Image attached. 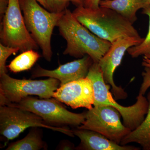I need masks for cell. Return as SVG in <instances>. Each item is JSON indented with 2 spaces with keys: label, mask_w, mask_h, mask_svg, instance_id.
<instances>
[{
  "label": "cell",
  "mask_w": 150,
  "mask_h": 150,
  "mask_svg": "<svg viewBox=\"0 0 150 150\" xmlns=\"http://www.w3.org/2000/svg\"><path fill=\"white\" fill-rule=\"evenodd\" d=\"M75 136L79 138L81 143L77 149L85 150H139L133 146L119 144L96 131L88 129L72 130Z\"/></svg>",
  "instance_id": "cell-13"
},
{
  "label": "cell",
  "mask_w": 150,
  "mask_h": 150,
  "mask_svg": "<svg viewBox=\"0 0 150 150\" xmlns=\"http://www.w3.org/2000/svg\"><path fill=\"white\" fill-rule=\"evenodd\" d=\"M53 97L73 109L85 108L91 109L94 102V93L88 78L80 79L60 86Z\"/></svg>",
  "instance_id": "cell-11"
},
{
  "label": "cell",
  "mask_w": 150,
  "mask_h": 150,
  "mask_svg": "<svg viewBox=\"0 0 150 150\" xmlns=\"http://www.w3.org/2000/svg\"><path fill=\"white\" fill-rule=\"evenodd\" d=\"M142 13L149 17V29L146 36L142 43L137 46H132L127 51L128 54L133 58L150 55V6L143 9Z\"/></svg>",
  "instance_id": "cell-18"
},
{
  "label": "cell",
  "mask_w": 150,
  "mask_h": 150,
  "mask_svg": "<svg viewBox=\"0 0 150 150\" xmlns=\"http://www.w3.org/2000/svg\"><path fill=\"white\" fill-rule=\"evenodd\" d=\"M40 57V54L34 50L24 51L12 60L8 67L13 73L27 71L32 68Z\"/></svg>",
  "instance_id": "cell-17"
},
{
  "label": "cell",
  "mask_w": 150,
  "mask_h": 150,
  "mask_svg": "<svg viewBox=\"0 0 150 150\" xmlns=\"http://www.w3.org/2000/svg\"><path fill=\"white\" fill-rule=\"evenodd\" d=\"M19 51L17 48H13L0 44V75L7 74V70L6 67L7 59L12 54H16Z\"/></svg>",
  "instance_id": "cell-20"
},
{
  "label": "cell",
  "mask_w": 150,
  "mask_h": 150,
  "mask_svg": "<svg viewBox=\"0 0 150 150\" xmlns=\"http://www.w3.org/2000/svg\"><path fill=\"white\" fill-rule=\"evenodd\" d=\"M101 0H84V6L87 8L97 9L100 7Z\"/></svg>",
  "instance_id": "cell-22"
},
{
  "label": "cell",
  "mask_w": 150,
  "mask_h": 150,
  "mask_svg": "<svg viewBox=\"0 0 150 150\" xmlns=\"http://www.w3.org/2000/svg\"><path fill=\"white\" fill-rule=\"evenodd\" d=\"M147 99L149 108L144 121L138 128L123 138L120 144L126 145L136 143L141 145L143 149L150 150V92L148 94Z\"/></svg>",
  "instance_id": "cell-15"
},
{
  "label": "cell",
  "mask_w": 150,
  "mask_h": 150,
  "mask_svg": "<svg viewBox=\"0 0 150 150\" xmlns=\"http://www.w3.org/2000/svg\"><path fill=\"white\" fill-rule=\"evenodd\" d=\"M92 59L86 55L77 60L61 65L53 70L45 69L38 66L33 71L32 78L48 77L58 80L60 86L86 78L93 64Z\"/></svg>",
  "instance_id": "cell-12"
},
{
  "label": "cell",
  "mask_w": 150,
  "mask_h": 150,
  "mask_svg": "<svg viewBox=\"0 0 150 150\" xmlns=\"http://www.w3.org/2000/svg\"><path fill=\"white\" fill-rule=\"evenodd\" d=\"M59 85L60 82L54 78L33 80L14 79L7 74L0 75L1 105L17 103L30 95L51 98Z\"/></svg>",
  "instance_id": "cell-5"
},
{
  "label": "cell",
  "mask_w": 150,
  "mask_h": 150,
  "mask_svg": "<svg viewBox=\"0 0 150 150\" xmlns=\"http://www.w3.org/2000/svg\"><path fill=\"white\" fill-rule=\"evenodd\" d=\"M43 127L74 137L72 130L52 126L39 115L28 110L9 105H0V133L7 139H13L29 127Z\"/></svg>",
  "instance_id": "cell-6"
},
{
  "label": "cell",
  "mask_w": 150,
  "mask_h": 150,
  "mask_svg": "<svg viewBox=\"0 0 150 150\" xmlns=\"http://www.w3.org/2000/svg\"><path fill=\"white\" fill-rule=\"evenodd\" d=\"M144 38L126 37L121 38L111 43V46L98 63L105 83L111 87V92L115 99H125L127 93L121 86L114 83L113 75L120 65L126 51L132 46L140 44Z\"/></svg>",
  "instance_id": "cell-10"
},
{
  "label": "cell",
  "mask_w": 150,
  "mask_h": 150,
  "mask_svg": "<svg viewBox=\"0 0 150 150\" xmlns=\"http://www.w3.org/2000/svg\"><path fill=\"white\" fill-rule=\"evenodd\" d=\"M149 5L148 0H101L100 6L115 11L134 23L137 20V11Z\"/></svg>",
  "instance_id": "cell-14"
},
{
  "label": "cell",
  "mask_w": 150,
  "mask_h": 150,
  "mask_svg": "<svg viewBox=\"0 0 150 150\" xmlns=\"http://www.w3.org/2000/svg\"><path fill=\"white\" fill-rule=\"evenodd\" d=\"M73 145L71 144H68V143H64L62 144V147H61V149L62 150H71L73 149Z\"/></svg>",
  "instance_id": "cell-25"
},
{
  "label": "cell",
  "mask_w": 150,
  "mask_h": 150,
  "mask_svg": "<svg viewBox=\"0 0 150 150\" xmlns=\"http://www.w3.org/2000/svg\"><path fill=\"white\" fill-rule=\"evenodd\" d=\"M87 77L92 83L94 93L93 106L109 105L119 111L123 118V123L131 131L140 126L147 113L149 103L144 95L139 94L133 105L123 106L116 102L110 91L111 86L105 83L98 63H93Z\"/></svg>",
  "instance_id": "cell-3"
},
{
  "label": "cell",
  "mask_w": 150,
  "mask_h": 150,
  "mask_svg": "<svg viewBox=\"0 0 150 150\" xmlns=\"http://www.w3.org/2000/svg\"><path fill=\"white\" fill-rule=\"evenodd\" d=\"M9 0H0V13L1 16L4 15L8 7Z\"/></svg>",
  "instance_id": "cell-23"
},
{
  "label": "cell",
  "mask_w": 150,
  "mask_h": 150,
  "mask_svg": "<svg viewBox=\"0 0 150 150\" xmlns=\"http://www.w3.org/2000/svg\"><path fill=\"white\" fill-rule=\"evenodd\" d=\"M0 38L5 46L18 48L22 52L39 48L26 27L19 0H9L3 17Z\"/></svg>",
  "instance_id": "cell-8"
},
{
  "label": "cell",
  "mask_w": 150,
  "mask_h": 150,
  "mask_svg": "<svg viewBox=\"0 0 150 150\" xmlns=\"http://www.w3.org/2000/svg\"><path fill=\"white\" fill-rule=\"evenodd\" d=\"M143 80L140 87L139 94L144 95L148 89L150 87V68L145 67L142 73Z\"/></svg>",
  "instance_id": "cell-21"
},
{
  "label": "cell",
  "mask_w": 150,
  "mask_h": 150,
  "mask_svg": "<svg viewBox=\"0 0 150 150\" xmlns=\"http://www.w3.org/2000/svg\"><path fill=\"white\" fill-rule=\"evenodd\" d=\"M57 26L67 42L64 55L79 59L88 55L94 63H99L111 46L110 42L98 37L78 21L68 9L63 12Z\"/></svg>",
  "instance_id": "cell-1"
},
{
  "label": "cell",
  "mask_w": 150,
  "mask_h": 150,
  "mask_svg": "<svg viewBox=\"0 0 150 150\" xmlns=\"http://www.w3.org/2000/svg\"><path fill=\"white\" fill-rule=\"evenodd\" d=\"M48 10L54 13L63 12L67 8L70 3L76 7L84 6V0H46Z\"/></svg>",
  "instance_id": "cell-19"
},
{
  "label": "cell",
  "mask_w": 150,
  "mask_h": 150,
  "mask_svg": "<svg viewBox=\"0 0 150 150\" xmlns=\"http://www.w3.org/2000/svg\"><path fill=\"white\" fill-rule=\"evenodd\" d=\"M142 65L144 67L150 68V55L144 56V58L142 60Z\"/></svg>",
  "instance_id": "cell-24"
},
{
  "label": "cell",
  "mask_w": 150,
  "mask_h": 150,
  "mask_svg": "<svg viewBox=\"0 0 150 150\" xmlns=\"http://www.w3.org/2000/svg\"><path fill=\"white\" fill-rule=\"evenodd\" d=\"M32 129L23 139L12 143L6 150H39L45 148L38 129Z\"/></svg>",
  "instance_id": "cell-16"
},
{
  "label": "cell",
  "mask_w": 150,
  "mask_h": 150,
  "mask_svg": "<svg viewBox=\"0 0 150 150\" xmlns=\"http://www.w3.org/2000/svg\"><path fill=\"white\" fill-rule=\"evenodd\" d=\"M36 1L39 3L40 5L42 6L43 7L48 10V7L46 0H36Z\"/></svg>",
  "instance_id": "cell-26"
},
{
  "label": "cell",
  "mask_w": 150,
  "mask_h": 150,
  "mask_svg": "<svg viewBox=\"0 0 150 150\" xmlns=\"http://www.w3.org/2000/svg\"><path fill=\"white\" fill-rule=\"evenodd\" d=\"M27 96L17 103L7 105L16 106L39 115L49 125L80 126L85 121L86 112L74 113L67 110L57 100Z\"/></svg>",
  "instance_id": "cell-7"
},
{
  "label": "cell",
  "mask_w": 150,
  "mask_h": 150,
  "mask_svg": "<svg viewBox=\"0 0 150 150\" xmlns=\"http://www.w3.org/2000/svg\"><path fill=\"white\" fill-rule=\"evenodd\" d=\"M19 1L28 30L42 50L44 59L50 62L53 55L51 36L64 11H50L41 6L36 0Z\"/></svg>",
  "instance_id": "cell-4"
},
{
  "label": "cell",
  "mask_w": 150,
  "mask_h": 150,
  "mask_svg": "<svg viewBox=\"0 0 150 150\" xmlns=\"http://www.w3.org/2000/svg\"><path fill=\"white\" fill-rule=\"evenodd\" d=\"M75 18L95 35L111 43L121 38L141 37L133 23L115 11L101 7H77L72 12Z\"/></svg>",
  "instance_id": "cell-2"
},
{
  "label": "cell",
  "mask_w": 150,
  "mask_h": 150,
  "mask_svg": "<svg viewBox=\"0 0 150 150\" xmlns=\"http://www.w3.org/2000/svg\"><path fill=\"white\" fill-rule=\"evenodd\" d=\"M148 2L149 3V4L150 6V0H148Z\"/></svg>",
  "instance_id": "cell-27"
},
{
  "label": "cell",
  "mask_w": 150,
  "mask_h": 150,
  "mask_svg": "<svg viewBox=\"0 0 150 150\" xmlns=\"http://www.w3.org/2000/svg\"><path fill=\"white\" fill-rule=\"evenodd\" d=\"M121 116L119 111L112 106H93L86 112L84 122L77 128L96 131L120 144L131 131L122 123Z\"/></svg>",
  "instance_id": "cell-9"
}]
</instances>
